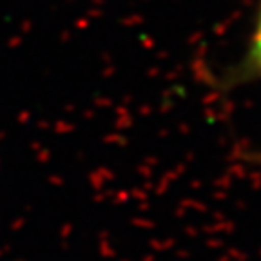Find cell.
Here are the masks:
<instances>
[{"label":"cell","mask_w":261,"mask_h":261,"mask_svg":"<svg viewBox=\"0 0 261 261\" xmlns=\"http://www.w3.org/2000/svg\"><path fill=\"white\" fill-rule=\"evenodd\" d=\"M249 158H250V162H256V163H259V165H261V151H257V152H254V154H250Z\"/></svg>","instance_id":"2"},{"label":"cell","mask_w":261,"mask_h":261,"mask_svg":"<svg viewBox=\"0 0 261 261\" xmlns=\"http://www.w3.org/2000/svg\"><path fill=\"white\" fill-rule=\"evenodd\" d=\"M252 82H261V6L257 9L245 53L223 74L220 86L225 89H232V87L252 84Z\"/></svg>","instance_id":"1"}]
</instances>
